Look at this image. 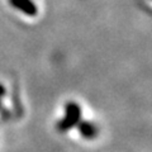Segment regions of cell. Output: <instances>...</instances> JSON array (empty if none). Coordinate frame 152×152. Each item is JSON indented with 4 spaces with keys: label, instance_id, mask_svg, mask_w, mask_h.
<instances>
[{
    "label": "cell",
    "instance_id": "1",
    "mask_svg": "<svg viewBox=\"0 0 152 152\" xmlns=\"http://www.w3.org/2000/svg\"><path fill=\"white\" fill-rule=\"evenodd\" d=\"M9 3L15 9L28 14V15H36L37 14V8L31 0H9Z\"/></svg>",
    "mask_w": 152,
    "mask_h": 152
},
{
    "label": "cell",
    "instance_id": "2",
    "mask_svg": "<svg viewBox=\"0 0 152 152\" xmlns=\"http://www.w3.org/2000/svg\"><path fill=\"white\" fill-rule=\"evenodd\" d=\"M77 118H79V108L75 104H70L67 107V112H66V118L62 122V128L65 129V128L72 126Z\"/></svg>",
    "mask_w": 152,
    "mask_h": 152
},
{
    "label": "cell",
    "instance_id": "3",
    "mask_svg": "<svg viewBox=\"0 0 152 152\" xmlns=\"http://www.w3.org/2000/svg\"><path fill=\"white\" fill-rule=\"evenodd\" d=\"M81 132H83V134L85 137H88V138H90V137H93L95 134V128L91 126V124H83L81 126Z\"/></svg>",
    "mask_w": 152,
    "mask_h": 152
},
{
    "label": "cell",
    "instance_id": "4",
    "mask_svg": "<svg viewBox=\"0 0 152 152\" xmlns=\"http://www.w3.org/2000/svg\"><path fill=\"white\" fill-rule=\"evenodd\" d=\"M5 95V89H4L3 85H0V107H1V99Z\"/></svg>",
    "mask_w": 152,
    "mask_h": 152
}]
</instances>
